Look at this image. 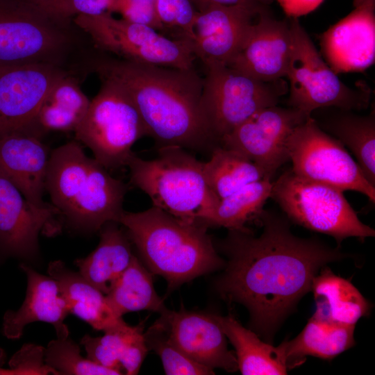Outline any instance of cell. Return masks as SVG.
Returning a JSON list of instances; mask_svg holds the SVG:
<instances>
[{
    "instance_id": "obj_1",
    "label": "cell",
    "mask_w": 375,
    "mask_h": 375,
    "mask_svg": "<svg viewBox=\"0 0 375 375\" xmlns=\"http://www.w3.org/2000/svg\"><path fill=\"white\" fill-rule=\"evenodd\" d=\"M256 219L262 226L259 236L251 230H228L220 243L227 262L215 288L225 301L245 306L250 329L272 344L318 272L351 255L316 238L294 235L285 215L262 209Z\"/></svg>"
},
{
    "instance_id": "obj_2",
    "label": "cell",
    "mask_w": 375,
    "mask_h": 375,
    "mask_svg": "<svg viewBox=\"0 0 375 375\" xmlns=\"http://www.w3.org/2000/svg\"><path fill=\"white\" fill-rule=\"evenodd\" d=\"M94 69L130 96L147 135L159 147L178 146L210 151L216 146L203 116L201 78L194 68L181 69L123 59L103 58Z\"/></svg>"
},
{
    "instance_id": "obj_3",
    "label": "cell",
    "mask_w": 375,
    "mask_h": 375,
    "mask_svg": "<svg viewBox=\"0 0 375 375\" xmlns=\"http://www.w3.org/2000/svg\"><path fill=\"white\" fill-rule=\"evenodd\" d=\"M45 191L69 226L92 233L118 222L127 186L88 156L80 142L71 141L51 151Z\"/></svg>"
},
{
    "instance_id": "obj_4",
    "label": "cell",
    "mask_w": 375,
    "mask_h": 375,
    "mask_svg": "<svg viewBox=\"0 0 375 375\" xmlns=\"http://www.w3.org/2000/svg\"><path fill=\"white\" fill-rule=\"evenodd\" d=\"M118 223L150 272L166 280L168 292L225 265L206 227L181 222L156 207L124 210Z\"/></svg>"
},
{
    "instance_id": "obj_5",
    "label": "cell",
    "mask_w": 375,
    "mask_h": 375,
    "mask_svg": "<svg viewBox=\"0 0 375 375\" xmlns=\"http://www.w3.org/2000/svg\"><path fill=\"white\" fill-rule=\"evenodd\" d=\"M130 182L147 194L153 206L178 220L208 228L219 199L207 185L203 162L178 146L159 147L156 158L135 153L126 165Z\"/></svg>"
},
{
    "instance_id": "obj_6",
    "label": "cell",
    "mask_w": 375,
    "mask_h": 375,
    "mask_svg": "<svg viewBox=\"0 0 375 375\" xmlns=\"http://www.w3.org/2000/svg\"><path fill=\"white\" fill-rule=\"evenodd\" d=\"M289 18L292 48L286 77L290 107L309 116L322 108L367 109L370 89L362 84L356 88L344 84L323 59L298 18Z\"/></svg>"
},
{
    "instance_id": "obj_7",
    "label": "cell",
    "mask_w": 375,
    "mask_h": 375,
    "mask_svg": "<svg viewBox=\"0 0 375 375\" xmlns=\"http://www.w3.org/2000/svg\"><path fill=\"white\" fill-rule=\"evenodd\" d=\"M343 192L326 184L303 179L290 168L272 182L270 198L289 220L333 237L338 246L347 238L363 240L374 237V230L359 219Z\"/></svg>"
},
{
    "instance_id": "obj_8",
    "label": "cell",
    "mask_w": 375,
    "mask_h": 375,
    "mask_svg": "<svg viewBox=\"0 0 375 375\" xmlns=\"http://www.w3.org/2000/svg\"><path fill=\"white\" fill-rule=\"evenodd\" d=\"M101 80L99 92L74 131L75 138L108 170L119 169L127 165L133 144L147 131L126 92L113 81Z\"/></svg>"
},
{
    "instance_id": "obj_9",
    "label": "cell",
    "mask_w": 375,
    "mask_h": 375,
    "mask_svg": "<svg viewBox=\"0 0 375 375\" xmlns=\"http://www.w3.org/2000/svg\"><path fill=\"white\" fill-rule=\"evenodd\" d=\"M204 67L200 106L217 145L253 114L277 105L287 91L281 79L260 81L219 63Z\"/></svg>"
},
{
    "instance_id": "obj_10",
    "label": "cell",
    "mask_w": 375,
    "mask_h": 375,
    "mask_svg": "<svg viewBox=\"0 0 375 375\" xmlns=\"http://www.w3.org/2000/svg\"><path fill=\"white\" fill-rule=\"evenodd\" d=\"M74 22L97 48L121 59L181 69L194 68L197 58L192 42L187 40L167 38L151 26L117 19L112 13L79 15Z\"/></svg>"
},
{
    "instance_id": "obj_11",
    "label": "cell",
    "mask_w": 375,
    "mask_h": 375,
    "mask_svg": "<svg viewBox=\"0 0 375 375\" xmlns=\"http://www.w3.org/2000/svg\"><path fill=\"white\" fill-rule=\"evenodd\" d=\"M288 151L291 169L300 178L343 192H358L374 203L375 187L367 181L344 146L319 128L311 116L294 128Z\"/></svg>"
},
{
    "instance_id": "obj_12",
    "label": "cell",
    "mask_w": 375,
    "mask_h": 375,
    "mask_svg": "<svg viewBox=\"0 0 375 375\" xmlns=\"http://www.w3.org/2000/svg\"><path fill=\"white\" fill-rule=\"evenodd\" d=\"M65 22L24 0H0V67L57 65L67 44Z\"/></svg>"
},
{
    "instance_id": "obj_13",
    "label": "cell",
    "mask_w": 375,
    "mask_h": 375,
    "mask_svg": "<svg viewBox=\"0 0 375 375\" xmlns=\"http://www.w3.org/2000/svg\"><path fill=\"white\" fill-rule=\"evenodd\" d=\"M310 116L291 107H267L236 126L219 145L240 152L262 170L265 178L272 180L278 169L290 160L288 141L291 133Z\"/></svg>"
},
{
    "instance_id": "obj_14",
    "label": "cell",
    "mask_w": 375,
    "mask_h": 375,
    "mask_svg": "<svg viewBox=\"0 0 375 375\" xmlns=\"http://www.w3.org/2000/svg\"><path fill=\"white\" fill-rule=\"evenodd\" d=\"M65 74L49 63L0 67V138L28 133L48 92Z\"/></svg>"
},
{
    "instance_id": "obj_15",
    "label": "cell",
    "mask_w": 375,
    "mask_h": 375,
    "mask_svg": "<svg viewBox=\"0 0 375 375\" xmlns=\"http://www.w3.org/2000/svg\"><path fill=\"white\" fill-rule=\"evenodd\" d=\"M156 321L169 341L188 358L203 366L228 372L238 369L235 353L228 350L226 337L215 315L167 309Z\"/></svg>"
},
{
    "instance_id": "obj_16",
    "label": "cell",
    "mask_w": 375,
    "mask_h": 375,
    "mask_svg": "<svg viewBox=\"0 0 375 375\" xmlns=\"http://www.w3.org/2000/svg\"><path fill=\"white\" fill-rule=\"evenodd\" d=\"M262 11L242 6L222 5L197 11L192 42L196 58L204 66L212 63L228 66L244 46Z\"/></svg>"
},
{
    "instance_id": "obj_17",
    "label": "cell",
    "mask_w": 375,
    "mask_h": 375,
    "mask_svg": "<svg viewBox=\"0 0 375 375\" xmlns=\"http://www.w3.org/2000/svg\"><path fill=\"white\" fill-rule=\"evenodd\" d=\"M57 210L31 205L0 172V252L8 256L32 258L38 251L40 233L58 231Z\"/></svg>"
},
{
    "instance_id": "obj_18",
    "label": "cell",
    "mask_w": 375,
    "mask_h": 375,
    "mask_svg": "<svg viewBox=\"0 0 375 375\" xmlns=\"http://www.w3.org/2000/svg\"><path fill=\"white\" fill-rule=\"evenodd\" d=\"M321 56L336 73L362 72L375 60V0H362L320 38Z\"/></svg>"
},
{
    "instance_id": "obj_19",
    "label": "cell",
    "mask_w": 375,
    "mask_h": 375,
    "mask_svg": "<svg viewBox=\"0 0 375 375\" xmlns=\"http://www.w3.org/2000/svg\"><path fill=\"white\" fill-rule=\"evenodd\" d=\"M292 48L290 18L261 12L244 46L228 67L255 79L272 82L286 76Z\"/></svg>"
},
{
    "instance_id": "obj_20",
    "label": "cell",
    "mask_w": 375,
    "mask_h": 375,
    "mask_svg": "<svg viewBox=\"0 0 375 375\" xmlns=\"http://www.w3.org/2000/svg\"><path fill=\"white\" fill-rule=\"evenodd\" d=\"M50 153L40 138L28 133L0 138V172L31 205L42 210L56 209L44 200Z\"/></svg>"
},
{
    "instance_id": "obj_21",
    "label": "cell",
    "mask_w": 375,
    "mask_h": 375,
    "mask_svg": "<svg viewBox=\"0 0 375 375\" xmlns=\"http://www.w3.org/2000/svg\"><path fill=\"white\" fill-rule=\"evenodd\" d=\"M20 267L27 277L26 297L18 310L5 312L3 335L8 339H18L27 324L44 322L53 326L57 338H68L69 331L64 321L69 312L58 282L26 264H21Z\"/></svg>"
},
{
    "instance_id": "obj_22",
    "label": "cell",
    "mask_w": 375,
    "mask_h": 375,
    "mask_svg": "<svg viewBox=\"0 0 375 375\" xmlns=\"http://www.w3.org/2000/svg\"><path fill=\"white\" fill-rule=\"evenodd\" d=\"M310 116L324 131L338 139L356 156L367 181L375 187V114L359 115L338 108H322Z\"/></svg>"
},
{
    "instance_id": "obj_23",
    "label": "cell",
    "mask_w": 375,
    "mask_h": 375,
    "mask_svg": "<svg viewBox=\"0 0 375 375\" xmlns=\"http://www.w3.org/2000/svg\"><path fill=\"white\" fill-rule=\"evenodd\" d=\"M49 275L58 283L69 312L104 332L122 328L127 324L110 306L106 294L86 281L79 272L67 268L60 260L52 261Z\"/></svg>"
},
{
    "instance_id": "obj_24",
    "label": "cell",
    "mask_w": 375,
    "mask_h": 375,
    "mask_svg": "<svg viewBox=\"0 0 375 375\" xmlns=\"http://www.w3.org/2000/svg\"><path fill=\"white\" fill-rule=\"evenodd\" d=\"M119 225L116 222L105 224L99 231L100 240L97 248L87 257L74 262L79 274L104 294L133 256L128 233Z\"/></svg>"
},
{
    "instance_id": "obj_25",
    "label": "cell",
    "mask_w": 375,
    "mask_h": 375,
    "mask_svg": "<svg viewBox=\"0 0 375 375\" xmlns=\"http://www.w3.org/2000/svg\"><path fill=\"white\" fill-rule=\"evenodd\" d=\"M355 326L336 323L315 310L303 331L284 341L288 368L300 365L306 356L332 359L355 344Z\"/></svg>"
},
{
    "instance_id": "obj_26",
    "label": "cell",
    "mask_w": 375,
    "mask_h": 375,
    "mask_svg": "<svg viewBox=\"0 0 375 375\" xmlns=\"http://www.w3.org/2000/svg\"><path fill=\"white\" fill-rule=\"evenodd\" d=\"M226 338L235 349L238 367L243 375L286 374L285 344L278 347L261 340L251 329L244 328L233 316L215 315Z\"/></svg>"
},
{
    "instance_id": "obj_27",
    "label": "cell",
    "mask_w": 375,
    "mask_h": 375,
    "mask_svg": "<svg viewBox=\"0 0 375 375\" xmlns=\"http://www.w3.org/2000/svg\"><path fill=\"white\" fill-rule=\"evenodd\" d=\"M90 103L77 80L65 74L48 92L28 134L41 139L44 133L50 131H74Z\"/></svg>"
},
{
    "instance_id": "obj_28",
    "label": "cell",
    "mask_w": 375,
    "mask_h": 375,
    "mask_svg": "<svg viewBox=\"0 0 375 375\" xmlns=\"http://www.w3.org/2000/svg\"><path fill=\"white\" fill-rule=\"evenodd\" d=\"M143 323L137 326L104 332L101 337L84 335L81 344L84 346L88 358L103 367L121 371L128 375L137 374L147 353Z\"/></svg>"
},
{
    "instance_id": "obj_29",
    "label": "cell",
    "mask_w": 375,
    "mask_h": 375,
    "mask_svg": "<svg viewBox=\"0 0 375 375\" xmlns=\"http://www.w3.org/2000/svg\"><path fill=\"white\" fill-rule=\"evenodd\" d=\"M310 290L315 297L316 309L336 323L355 326L369 311L368 301L358 289L326 266L313 278Z\"/></svg>"
},
{
    "instance_id": "obj_30",
    "label": "cell",
    "mask_w": 375,
    "mask_h": 375,
    "mask_svg": "<svg viewBox=\"0 0 375 375\" xmlns=\"http://www.w3.org/2000/svg\"><path fill=\"white\" fill-rule=\"evenodd\" d=\"M106 297L111 308L120 317L140 310L161 314L167 309L154 288L152 274L135 255Z\"/></svg>"
},
{
    "instance_id": "obj_31",
    "label": "cell",
    "mask_w": 375,
    "mask_h": 375,
    "mask_svg": "<svg viewBox=\"0 0 375 375\" xmlns=\"http://www.w3.org/2000/svg\"><path fill=\"white\" fill-rule=\"evenodd\" d=\"M208 186L220 200L242 187L262 179V170L240 152L218 145L211 150L208 161L203 162Z\"/></svg>"
},
{
    "instance_id": "obj_32",
    "label": "cell",
    "mask_w": 375,
    "mask_h": 375,
    "mask_svg": "<svg viewBox=\"0 0 375 375\" xmlns=\"http://www.w3.org/2000/svg\"><path fill=\"white\" fill-rule=\"evenodd\" d=\"M272 180L263 178L251 183L219 200L208 222V227H224L228 230L249 231L246 224L256 219L270 198Z\"/></svg>"
},
{
    "instance_id": "obj_33",
    "label": "cell",
    "mask_w": 375,
    "mask_h": 375,
    "mask_svg": "<svg viewBox=\"0 0 375 375\" xmlns=\"http://www.w3.org/2000/svg\"><path fill=\"white\" fill-rule=\"evenodd\" d=\"M44 361L58 375H118L120 371L100 365L81 354L79 346L68 338L51 340L44 349Z\"/></svg>"
},
{
    "instance_id": "obj_34",
    "label": "cell",
    "mask_w": 375,
    "mask_h": 375,
    "mask_svg": "<svg viewBox=\"0 0 375 375\" xmlns=\"http://www.w3.org/2000/svg\"><path fill=\"white\" fill-rule=\"evenodd\" d=\"M149 349H153L160 358L163 368L168 375H209L214 369L196 362L169 340L162 327L155 322L144 333Z\"/></svg>"
},
{
    "instance_id": "obj_35",
    "label": "cell",
    "mask_w": 375,
    "mask_h": 375,
    "mask_svg": "<svg viewBox=\"0 0 375 375\" xmlns=\"http://www.w3.org/2000/svg\"><path fill=\"white\" fill-rule=\"evenodd\" d=\"M158 17L164 27L177 33L178 38L192 42L197 13L191 0H155Z\"/></svg>"
},
{
    "instance_id": "obj_36",
    "label": "cell",
    "mask_w": 375,
    "mask_h": 375,
    "mask_svg": "<svg viewBox=\"0 0 375 375\" xmlns=\"http://www.w3.org/2000/svg\"><path fill=\"white\" fill-rule=\"evenodd\" d=\"M117 0H56L47 10L50 15L68 20L79 15L97 16L115 12Z\"/></svg>"
},
{
    "instance_id": "obj_37",
    "label": "cell",
    "mask_w": 375,
    "mask_h": 375,
    "mask_svg": "<svg viewBox=\"0 0 375 375\" xmlns=\"http://www.w3.org/2000/svg\"><path fill=\"white\" fill-rule=\"evenodd\" d=\"M44 349L33 344L24 345L10 360V367L17 371L19 375H44L58 372L44 363Z\"/></svg>"
},
{
    "instance_id": "obj_38",
    "label": "cell",
    "mask_w": 375,
    "mask_h": 375,
    "mask_svg": "<svg viewBox=\"0 0 375 375\" xmlns=\"http://www.w3.org/2000/svg\"><path fill=\"white\" fill-rule=\"evenodd\" d=\"M115 12L127 21L164 30L157 15L155 0H117Z\"/></svg>"
},
{
    "instance_id": "obj_39",
    "label": "cell",
    "mask_w": 375,
    "mask_h": 375,
    "mask_svg": "<svg viewBox=\"0 0 375 375\" xmlns=\"http://www.w3.org/2000/svg\"><path fill=\"white\" fill-rule=\"evenodd\" d=\"M197 11L212 5L242 6L256 10H267L273 0H191Z\"/></svg>"
},
{
    "instance_id": "obj_40",
    "label": "cell",
    "mask_w": 375,
    "mask_h": 375,
    "mask_svg": "<svg viewBox=\"0 0 375 375\" xmlns=\"http://www.w3.org/2000/svg\"><path fill=\"white\" fill-rule=\"evenodd\" d=\"M288 17L299 18L317 8L324 0H276Z\"/></svg>"
},
{
    "instance_id": "obj_41",
    "label": "cell",
    "mask_w": 375,
    "mask_h": 375,
    "mask_svg": "<svg viewBox=\"0 0 375 375\" xmlns=\"http://www.w3.org/2000/svg\"><path fill=\"white\" fill-rule=\"evenodd\" d=\"M30 3L47 12V10L56 0H24Z\"/></svg>"
},
{
    "instance_id": "obj_42",
    "label": "cell",
    "mask_w": 375,
    "mask_h": 375,
    "mask_svg": "<svg viewBox=\"0 0 375 375\" xmlns=\"http://www.w3.org/2000/svg\"><path fill=\"white\" fill-rule=\"evenodd\" d=\"M0 375H18L17 372L12 368L6 369L0 367Z\"/></svg>"
},
{
    "instance_id": "obj_43",
    "label": "cell",
    "mask_w": 375,
    "mask_h": 375,
    "mask_svg": "<svg viewBox=\"0 0 375 375\" xmlns=\"http://www.w3.org/2000/svg\"><path fill=\"white\" fill-rule=\"evenodd\" d=\"M362 0H353V6L360 3Z\"/></svg>"
}]
</instances>
